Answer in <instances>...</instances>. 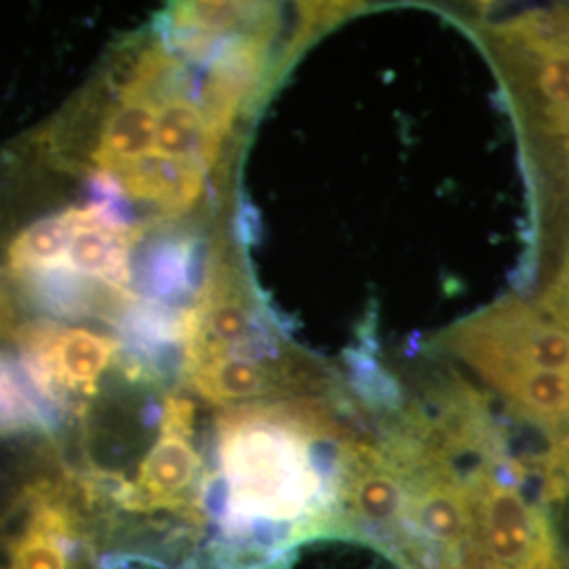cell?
Wrapping results in <instances>:
<instances>
[{"mask_svg": "<svg viewBox=\"0 0 569 569\" xmlns=\"http://www.w3.org/2000/svg\"><path fill=\"white\" fill-rule=\"evenodd\" d=\"M326 411L302 401L226 407L213 418V536L207 569H289L298 550L342 540L336 451Z\"/></svg>", "mask_w": 569, "mask_h": 569, "instance_id": "1", "label": "cell"}, {"mask_svg": "<svg viewBox=\"0 0 569 569\" xmlns=\"http://www.w3.org/2000/svg\"><path fill=\"white\" fill-rule=\"evenodd\" d=\"M475 540L483 569H559L547 515L509 486L479 488Z\"/></svg>", "mask_w": 569, "mask_h": 569, "instance_id": "2", "label": "cell"}, {"mask_svg": "<svg viewBox=\"0 0 569 569\" xmlns=\"http://www.w3.org/2000/svg\"><path fill=\"white\" fill-rule=\"evenodd\" d=\"M70 241L51 268H63L82 279H100L108 287L122 291L131 281V247L138 243L142 230H114L100 222L89 207L70 209Z\"/></svg>", "mask_w": 569, "mask_h": 569, "instance_id": "3", "label": "cell"}, {"mask_svg": "<svg viewBox=\"0 0 569 569\" xmlns=\"http://www.w3.org/2000/svg\"><path fill=\"white\" fill-rule=\"evenodd\" d=\"M180 382L204 403L232 407L279 397L293 385V378L272 363L222 357L186 367Z\"/></svg>", "mask_w": 569, "mask_h": 569, "instance_id": "4", "label": "cell"}, {"mask_svg": "<svg viewBox=\"0 0 569 569\" xmlns=\"http://www.w3.org/2000/svg\"><path fill=\"white\" fill-rule=\"evenodd\" d=\"M127 194L159 204L163 211H188L203 192V169L197 164L150 152L117 173Z\"/></svg>", "mask_w": 569, "mask_h": 569, "instance_id": "5", "label": "cell"}, {"mask_svg": "<svg viewBox=\"0 0 569 569\" xmlns=\"http://www.w3.org/2000/svg\"><path fill=\"white\" fill-rule=\"evenodd\" d=\"M60 416L42 399L20 359L0 352V441L23 435L58 437Z\"/></svg>", "mask_w": 569, "mask_h": 569, "instance_id": "6", "label": "cell"}, {"mask_svg": "<svg viewBox=\"0 0 569 569\" xmlns=\"http://www.w3.org/2000/svg\"><path fill=\"white\" fill-rule=\"evenodd\" d=\"M220 146L194 102L176 98L157 110L154 152L207 169L216 161Z\"/></svg>", "mask_w": 569, "mask_h": 569, "instance_id": "7", "label": "cell"}, {"mask_svg": "<svg viewBox=\"0 0 569 569\" xmlns=\"http://www.w3.org/2000/svg\"><path fill=\"white\" fill-rule=\"evenodd\" d=\"M157 133V108L143 100H124L106 121L100 146L93 161L100 171L117 173L124 164L133 163L152 152Z\"/></svg>", "mask_w": 569, "mask_h": 569, "instance_id": "8", "label": "cell"}, {"mask_svg": "<svg viewBox=\"0 0 569 569\" xmlns=\"http://www.w3.org/2000/svg\"><path fill=\"white\" fill-rule=\"evenodd\" d=\"M266 4L251 2H182L164 16L169 34L241 37L266 32Z\"/></svg>", "mask_w": 569, "mask_h": 569, "instance_id": "9", "label": "cell"}, {"mask_svg": "<svg viewBox=\"0 0 569 569\" xmlns=\"http://www.w3.org/2000/svg\"><path fill=\"white\" fill-rule=\"evenodd\" d=\"M186 244L188 237H163L143 249L136 274L146 302L164 306L188 293L183 279Z\"/></svg>", "mask_w": 569, "mask_h": 569, "instance_id": "10", "label": "cell"}, {"mask_svg": "<svg viewBox=\"0 0 569 569\" xmlns=\"http://www.w3.org/2000/svg\"><path fill=\"white\" fill-rule=\"evenodd\" d=\"M72 234V213L70 209L42 218L26 228L9 247V268L13 277L51 268L66 251V244Z\"/></svg>", "mask_w": 569, "mask_h": 569, "instance_id": "11", "label": "cell"}, {"mask_svg": "<svg viewBox=\"0 0 569 569\" xmlns=\"http://www.w3.org/2000/svg\"><path fill=\"white\" fill-rule=\"evenodd\" d=\"M507 390L538 418H561L569 413V371L528 367L507 380Z\"/></svg>", "mask_w": 569, "mask_h": 569, "instance_id": "12", "label": "cell"}, {"mask_svg": "<svg viewBox=\"0 0 569 569\" xmlns=\"http://www.w3.org/2000/svg\"><path fill=\"white\" fill-rule=\"evenodd\" d=\"M523 359L533 369L569 371V336L557 329L538 331L523 345Z\"/></svg>", "mask_w": 569, "mask_h": 569, "instance_id": "13", "label": "cell"}, {"mask_svg": "<svg viewBox=\"0 0 569 569\" xmlns=\"http://www.w3.org/2000/svg\"><path fill=\"white\" fill-rule=\"evenodd\" d=\"M542 93L550 102L569 106V56H552L540 74Z\"/></svg>", "mask_w": 569, "mask_h": 569, "instance_id": "14", "label": "cell"}, {"mask_svg": "<svg viewBox=\"0 0 569 569\" xmlns=\"http://www.w3.org/2000/svg\"><path fill=\"white\" fill-rule=\"evenodd\" d=\"M239 237L243 243H253L260 239V218L251 204H244L239 213Z\"/></svg>", "mask_w": 569, "mask_h": 569, "instance_id": "15", "label": "cell"}, {"mask_svg": "<svg viewBox=\"0 0 569 569\" xmlns=\"http://www.w3.org/2000/svg\"><path fill=\"white\" fill-rule=\"evenodd\" d=\"M0 569H21L18 561L13 559L11 550L7 547V538H4V529H2V519H0Z\"/></svg>", "mask_w": 569, "mask_h": 569, "instance_id": "16", "label": "cell"}, {"mask_svg": "<svg viewBox=\"0 0 569 569\" xmlns=\"http://www.w3.org/2000/svg\"><path fill=\"white\" fill-rule=\"evenodd\" d=\"M11 308L7 305V300H4V296H2V291H0V333H4V331H9V327H11Z\"/></svg>", "mask_w": 569, "mask_h": 569, "instance_id": "17", "label": "cell"}]
</instances>
